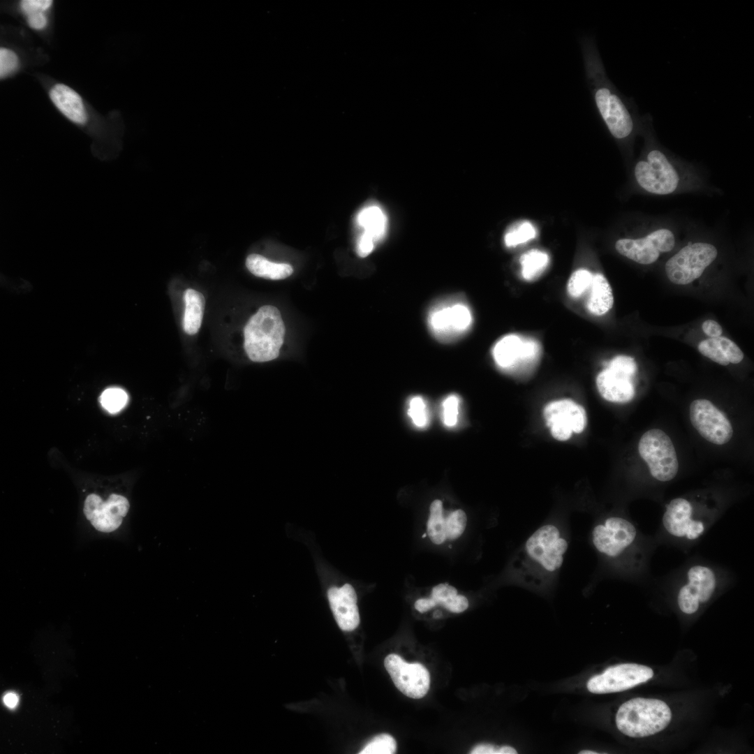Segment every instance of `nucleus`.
Here are the masks:
<instances>
[{
    "label": "nucleus",
    "mask_w": 754,
    "mask_h": 754,
    "mask_svg": "<svg viewBox=\"0 0 754 754\" xmlns=\"http://www.w3.org/2000/svg\"><path fill=\"white\" fill-rule=\"evenodd\" d=\"M568 539L561 525H542L522 545L508 567L510 582L534 589L552 584L563 562Z\"/></svg>",
    "instance_id": "1"
},
{
    "label": "nucleus",
    "mask_w": 754,
    "mask_h": 754,
    "mask_svg": "<svg viewBox=\"0 0 754 754\" xmlns=\"http://www.w3.org/2000/svg\"><path fill=\"white\" fill-rule=\"evenodd\" d=\"M591 540L600 557L620 572L640 575L646 571L650 549L628 519L612 515L600 520L591 529Z\"/></svg>",
    "instance_id": "2"
},
{
    "label": "nucleus",
    "mask_w": 754,
    "mask_h": 754,
    "mask_svg": "<svg viewBox=\"0 0 754 754\" xmlns=\"http://www.w3.org/2000/svg\"><path fill=\"white\" fill-rule=\"evenodd\" d=\"M285 332L279 309L271 305L261 306L244 328V348L249 358L256 362L276 359L283 343Z\"/></svg>",
    "instance_id": "3"
},
{
    "label": "nucleus",
    "mask_w": 754,
    "mask_h": 754,
    "mask_svg": "<svg viewBox=\"0 0 754 754\" xmlns=\"http://www.w3.org/2000/svg\"><path fill=\"white\" fill-rule=\"evenodd\" d=\"M726 583L727 577L718 566L701 561L690 563L675 582L679 609L686 615L695 614Z\"/></svg>",
    "instance_id": "4"
},
{
    "label": "nucleus",
    "mask_w": 754,
    "mask_h": 754,
    "mask_svg": "<svg viewBox=\"0 0 754 754\" xmlns=\"http://www.w3.org/2000/svg\"><path fill=\"white\" fill-rule=\"evenodd\" d=\"M672 711L663 701L636 697L623 703L616 715V725L623 734L642 738L658 733L670 723Z\"/></svg>",
    "instance_id": "5"
},
{
    "label": "nucleus",
    "mask_w": 754,
    "mask_h": 754,
    "mask_svg": "<svg viewBox=\"0 0 754 754\" xmlns=\"http://www.w3.org/2000/svg\"><path fill=\"white\" fill-rule=\"evenodd\" d=\"M473 313L464 298L450 297L435 303L427 314L431 333L441 342L448 343L464 336L473 324Z\"/></svg>",
    "instance_id": "6"
},
{
    "label": "nucleus",
    "mask_w": 754,
    "mask_h": 754,
    "mask_svg": "<svg viewBox=\"0 0 754 754\" xmlns=\"http://www.w3.org/2000/svg\"><path fill=\"white\" fill-rule=\"evenodd\" d=\"M638 450L656 480L668 482L677 475L679 462L676 450L670 438L663 430L646 431L639 441Z\"/></svg>",
    "instance_id": "7"
},
{
    "label": "nucleus",
    "mask_w": 754,
    "mask_h": 754,
    "mask_svg": "<svg viewBox=\"0 0 754 754\" xmlns=\"http://www.w3.org/2000/svg\"><path fill=\"white\" fill-rule=\"evenodd\" d=\"M717 256V249L710 243L688 244L666 262V275L673 283L689 284L702 276Z\"/></svg>",
    "instance_id": "8"
},
{
    "label": "nucleus",
    "mask_w": 754,
    "mask_h": 754,
    "mask_svg": "<svg viewBox=\"0 0 754 754\" xmlns=\"http://www.w3.org/2000/svg\"><path fill=\"white\" fill-rule=\"evenodd\" d=\"M634 175L644 191L655 195L671 194L678 188L680 182L677 170L658 149L651 150L645 159L637 163Z\"/></svg>",
    "instance_id": "9"
},
{
    "label": "nucleus",
    "mask_w": 754,
    "mask_h": 754,
    "mask_svg": "<svg viewBox=\"0 0 754 754\" xmlns=\"http://www.w3.org/2000/svg\"><path fill=\"white\" fill-rule=\"evenodd\" d=\"M637 371L634 358L618 355L610 360L596 377L600 395L607 401L626 403L635 396L633 377Z\"/></svg>",
    "instance_id": "10"
},
{
    "label": "nucleus",
    "mask_w": 754,
    "mask_h": 754,
    "mask_svg": "<svg viewBox=\"0 0 754 754\" xmlns=\"http://www.w3.org/2000/svg\"><path fill=\"white\" fill-rule=\"evenodd\" d=\"M468 517L461 508H448L440 499L434 500L429 506L425 524L429 540L437 546L458 540L465 533Z\"/></svg>",
    "instance_id": "11"
},
{
    "label": "nucleus",
    "mask_w": 754,
    "mask_h": 754,
    "mask_svg": "<svg viewBox=\"0 0 754 754\" xmlns=\"http://www.w3.org/2000/svg\"><path fill=\"white\" fill-rule=\"evenodd\" d=\"M675 236L670 229H656L637 239L623 238L616 242V250L627 258L642 265L656 262L661 253L672 251Z\"/></svg>",
    "instance_id": "12"
},
{
    "label": "nucleus",
    "mask_w": 754,
    "mask_h": 754,
    "mask_svg": "<svg viewBox=\"0 0 754 754\" xmlns=\"http://www.w3.org/2000/svg\"><path fill=\"white\" fill-rule=\"evenodd\" d=\"M130 508L126 497L112 493L103 499L96 493L87 495L83 512L90 524L98 531L111 533L121 525Z\"/></svg>",
    "instance_id": "13"
},
{
    "label": "nucleus",
    "mask_w": 754,
    "mask_h": 754,
    "mask_svg": "<svg viewBox=\"0 0 754 754\" xmlns=\"http://www.w3.org/2000/svg\"><path fill=\"white\" fill-rule=\"evenodd\" d=\"M653 670L636 663H622L607 667L600 674L592 677L587 682L589 692L605 694L621 692L632 688L651 679Z\"/></svg>",
    "instance_id": "14"
},
{
    "label": "nucleus",
    "mask_w": 754,
    "mask_h": 754,
    "mask_svg": "<svg viewBox=\"0 0 754 754\" xmlns=\"http://www.w3.org/2000/svg\"><path fill=\"white\" fill-rule=\"evenodd\" d=\"M690 420L700 435L710 443L724 445L732 437L729 420L709 400L696 399L691 403Z\"/></svg>",
    "instance_id": "15"
},
{
    "label": "nucleus",
    "mask_w": 754,
    "mask_h": 754,
    "mask_svg": "<svg viewBox=\"0 0 754 754\" xmlns=\"http://www.w3.org/2000/svg\"><path fill=\"white\" fill-rule=\"evenodd\" d=\"M539 352L537 341L511 334L504 336L495 343L492 356L500 369L515 372L524 370L535 362Z\"/></svg>",
    "instance_id": "16"
},
{
    "label": "nucleus",
    "mask_w": 754,
    "mask_h": 754,
    "mask_svg": "<svg viewBox=\"0 0 754 754\" xmlns=\"http://www.w3.org/2000/svg\"><path fill=\"white\" fill-rule=\"evenodd\" d=\"M384 665L395 686L403 694L413 699L426 695L430 686V674L423 665L408 663L399 655L391 653L385 657Z\"/></svg>",
    "instance_id": "17"
},
{
    "label": "nucleus",
    "mask_w": 754,
    "mask_h": 754,
    "mask_svg": "<svg viewBox=\"0 0 754 754\" xmlns=\"http://www.w3.org/2000/svg\"><path fill=\"white\" fill-rule=\"evenodd\" d=\"M543 415L552 435L559 441L568 440L572 432L581 433L586 424L584 408L568 399L548 404Z\"/></svg>",
    "instance_id": "18"
},
{
    "label": "nucleus",
    "mask_w": 754,
    "mask_h": 754,
    "mask_svg": "<svg viewBox=\"0 0 754 754\" xmlns=\"http://www.w3.org/2000/svg\"><path fill=\"white\" fill-rule=\"evenodd\" d=\"M595 101L600 115L614 137L621 139L631 133L633 119L616 94L606 87H600L595 92Z\"/></svg>",
    "instance_id": "19"
},
{
    "label": "nucleus",
    "mask_w": 754,
    "mask_h": 754,
    "mask_svg": "<svg viewBox=\"0 0 754 754\" xmlns=\"http://www.w3.org/2000/svg\"><path fill=\"white\" fill-rule=\"evenodd\" d=\"M415 609L420 614L430 612L437 607L453 613L459 614L469 606L468 598L454 586L448 583H439L431 587L427 596L417 598L414 603Z\"/></svg>",
    "instance_id": "20"
},
{
    "label": "nucleus",
    "mask_w": 754,
    "mask_h": 754,
    "mask_svg": "<svg viewBox=\"0 0 754 754\" xmlns=\"http://www.w3.org/2000/svg\"><path fill=\"white\" fill-rule=\"evenodd\" d=\"M328 599L339 628L344 631L355 630L360 623V614L353 587L349 584L332 587L328 591Z\"/></svg>",
    "instance_id": "21"
},
{
    "label": "nucleus",
    "mask_w": 754,
    "mask_h": 754,
    "mask_svg": "<svg viewBox=\"0 0 754 754\" xmlns=\"http://www.w3.org/2000/svg\"><path fill=\"white\" fill-rule=\"evenodd\" d=\"M50 97L68 119L78 124L86 122L87 114L82 98L73 89L65 84H57L51 89Z\"/></svg>",
    "instance_id": "22"
},
{
    "label": "nucleus",
    "mask_w": 754,
    "mask_h": 754,
    "mask_svg": "<svg viewBox=\"0 0 754 754\" xmlns=\"http://www.w3.org/2000/svg\"><path fill=\"white\" fill-rule=\"evenodd\" d=\"M698 350L704 356L723 366L730 363L738 364L744 356L734 342L720 336L702 341L698 345Z\"/></svg>",
    "instance_id": "23"
},
{
    "label": "nucleus",
    "mask_w": 754,
    "mask_h": 754,
    "mask_svg": "<svg viewBox=\"0 0 754 754\" xmlns=\"http://www.w3.org/2000/svg\"><path fill=\"white\" fill-rule=\"evenodd\" d=\"M586 302L589 311L596 316H602L611 309L614 297L611 286L603 274H593Z\"/></svg>",
    "instance_id": "24"
},
{
    "label": "nucleus",
    "mask_w": 754,
    "mask_h": 754,
    "mask_svg": "<svg viewBox=\"0 0 754 754\" xmlns=\"http://www.w3.org/2000/svg\"><path fill=\"white\" fill-rule=\"evenodd\" d=\"M185 303L183 318V328L189 334H196L202 324L205 300L203 295L192 288L186 289L184 293Z\"/></svg>",
    "instance_id": "25"
},
{
    "label": "nucleus",
    "mask_w": 754,
    "mask_h": 754,
    "mask_svg": "<svg viewBox=\"0 0 754 754\" xmlns=\"http://www.w3.org/2000/svg\"><path fill=\"white\" fill-rule=\"evenodd\" d=\"M246 266L253 275L272 280L286 279L293 272L292 266L289 264L271 262L264 256L256 253L247 256Z\"/></svg>",
    "instance_id": "26"
},
{
    "label": "nucleus",
    "mask_w": 754,
    "mask_h": 754,
    "mask_svg": "<svg viewBox=\"0 0 754 754\" xmlns=\"http://www.w3.org/2000/svg\"><path fill=\"white\" fill-rule=\"evenodd\" d=\"M357 223L364 229V232L371 236L375 242L382 239L385 233L386 216L377 206L363 209L357 216Z\"/></svg>",
    "instance_id": "27"
},
{
    "label": "nucleus",
    "mask_w": 754,
    "mask_h": 754,
    "mask_svg": "<svg viewBox=\"0 0 754 754\" xmlns=\"http://www.w3.org/2000/svg\"><path fill=\"white\" fill-rule=\"evenodd\" d=\"M519 262L523 278L531 281L538 277L547 267L549 256L544 251L533 249L522 254Z\"/></svg>",
    "instance_id": "28"
},
{
    "label": "nucleus",
    "mask_w": 754,
    "mask_h": 754,
    "mask_svg": "<svg viewBox=\"0 0 754 754\" xmlns=\"http://www.w3.org/2000/svg\"><path fill=\"white\" fill-rule=\"evenodd\" d=\"M536 236V230L528 221H522L511 226L504 235V242L508 247H515L524 244Z\"/></svg>",
    "instance_id": "29"
},
{
    "label": "nucleus",
    "mask_w": 754,
    "mask_h": 754,
    "mask_svg": "<svg viewBox=\"0 0 754 754\" xmlns=\"http://www.w3.org/2000/svg\"><path fill=\"white\" fill-rule=\"evenodd\" d=\"M593 274L585 269H579L570 276L567 290L568 294L574 298L580 297L591 287Z\"/></svg>",
    "instance_id": "30"
},
{
    "label": "nucleus",
    "mask_w": 754,
    "mask_h": 754,
    "mask_svg": "<svg viewBox=\"0 0 754 754\" xmlns=\"http://www.w3.org/2000/svg\"><path fill=\"white\" fill-rule=\"evenodd\" d=\"M397 751L395 739L388 734H381L369 741L360 754H393Z\"/></svg>",
    "instance_id": "31"
},
{
    "label": "nucleus",
    "mask_w": 754,
    "mask_h": 754,
    "mask_svg": "<svg viewBox=\"0 0 754 754\" xmlns=\"http://www.w3.org/2000/svg\"><path fill=\"white\" fill-rule=\"evenodd\" d=\"M100 401L105 409L110 413H117L127 404L126 392L119 387H110L105 390L101 395Z\"/></svg>",
    "instance_id": "32"
},
{
    "label": "nucleus",
    "mask_w": 754,
    "mask_h": 754,
    "mask_svg": "<svg viewBox=\"0 0 754 754\" xmlns=\"http://www.w3.org/2000/svg\"><path fill=\"white\" fill-rule=\"evenodd\" d=\"M408 415L414 424L419 428L425 427L429 422V416L426 404L420 396H415L409 401Z\"/></svg>",
    "instance_id": "33"
},
{
    "label": "nucleus",
    "mask_w": 754,
    "mask_h": 754,
    "mask_svg": "<svg viewBox=\"0 0 754 754\" xmlns=\"http://www.w3.org/2000/svg\"><path fill=\"white\" fill-rule=\"evenodd\" d=\"M459 398L455 394L448 396L443 401V421L448 427L455 426L458 420Z\"/></svg>",
    "instance_id": "34"
},
{
    "label": "nucleus",
    "mask_w": 754,
    "mask_h": 754,
    "mask_svg": "<svg viewBox=\"0 0 754 754\" xmlns=\"http://www.w3.org/2000/svg\"><path fill=\"white\" fill-rule=\"evenodd\" d=\"M18 58L13 51L1 47L0 49V76L5 77L14 72L18 66Z\"/></svg>",
    "instance_id": "35"
},
{
    "label": "nucleus",
    "mask_w": 754,
    "mask_h": 754,
    "mask_svg": "<svg viewBox=\"0 0 754 754\" xmlns=\"http://www.w3.org/2000/svg\"><path fill=\"white\" fill-rule=\"evenodd\" d=\"M51 0H24L20 3L23 13L28 15L31 13L45 12L52 5Z\"/></svg>",
    "instance_id": "36"
},
{
    "label": "nucleus",
    "mask_w": 754,
    "mask_h": 754,
    "mask_svg": "<svg viewBox=\"0 0 754 754\" xmlns=\"http://www.w3.org/2000/svg\"><path fill=\"white\" fill-rule=\"evenodd\" d=\"M471 754H516L517 751L509 746L496 748L491 744H480L470 752Z\"/></svg>",
    "instance_id": "37"
},
{
    "label": "nucleus",
    "mask_w": 754,
    "mask_h": 754,
    "mask_svg": "<svg viewBox=\"0 0 754 754\" xmlns=\"http://www.w3.org/2000/svg\"><path fill=\"white\" fill-rule=\"evenodd\" d=\"M375 242H376L371 236L366 232H363L357 242L356 251L357 255L361 258H364L369 255L374 249Z\"/></svg>",
    "instance_id": "38"
},
{
    "label": "nucleus",
    "mask_w": 754,
    "mask_h": 754,
    "mask_svg": "<svg viewBox=\"0 0 754 754\" xmlns=\"http://www.w3.org/2000/svg\"><path fill=\"white\" fill-rule=\"evenodd\" d=\"M702 329L709 337H720L723 333L722 327L714 320H707L702 325Z\"/></svg>",
    "instance_id": "39"
},
{
    "label": "nucleus",
    "mask_w": 754,
    "mask_h": 754,
    "mask_svg": "<svg viewBox=\"0 0 754 754\" xmlns=\"http://www.w3.org/2000/svg\"><path fill=\"white\" fill-rule=\"evenodd\" d=\"M27 17L29 25L34 29H42L47 24V17L43 12L31 13Z\"/></svg>",
    "instance_id": "40"
},
{
    "label": "nucleus",
    "mask_w": 754,
    "mask_h": 754,
    "mask_svg": "<svg viewBox=\"0 0 754 754\" xmlns=\"http://www.w3.org/2000/svg\"><path fill=\"white\" fill-rule=\"evenodd\" d=\"M18 696L13 692L7 693L3 697V703L8 708L14 709L18 704Z\"/></svg>",
    "instance_id": "41"
},
{
    "label": "nucleus",
    "mask_w": 754,
    "mask_h": 754,
    "mask_svg": "<svg viewBox=\"0 0 754 754\" xmlns=\"http://www.w3.org/2000/svg\"><path fill=\"white\" fill-rule=\"evenodd\" d=\"M579 754H596V753H598L593 751H587V750H586V751H581L580 752H579Z\"/></svg>",
    "instance_id": "42"
}]
</instances>
